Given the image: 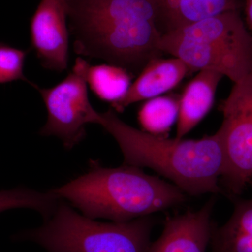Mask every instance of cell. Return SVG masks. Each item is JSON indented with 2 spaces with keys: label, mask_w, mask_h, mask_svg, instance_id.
Wrapping results in <instances>:
<instances>
[{
  "label": "cell",
  "mask_w": 252,
  "mask_h": 252,
  "mask_svg": "<svg viewBox=\"0 0 252 252\" xmlns=\"http://www.w3.org/2000/svg\"><path fill=\"white\" fill-rule=\"evenodd\" d=\"M215 202L212 198L198 211L167 218L161 235L147 252H206L214 228Z\"/></svg>",
  "instance_id": "obj_9"
},
{
  "label": "cell",
  "mask_w": 252,
  "mask_h": 252,
  "mask_svg": "<svg viewBox=\"0 0 252 252\" xmlns=\"http://www.w3.org/2000/svg\"><path fill=\"white\" fill-rule=\"evenodd\" d=\"M31 47L41 65L62 73L69 63V32L65 0H41L32 16Z\"/></svg>",
  "instance_id": "obj_8"
},
{
  "label": "cell",
  "mask_w": 252,
  "mask_h": 252,
  "mask_svg": "<svg viewBox=\"0 0 252 252\" xmlns=\"http://www.w3.org/2000/svg\"><path fill=\"white\" fill-rule=\"evenodd\" d=\"M212 252H252V198L236 203L229 220L214 226Z\"/></svg>",
  "instance_id": "obj_13"
},
{
  "label": "cell",
  "mask_w": 252,
  "mask_h": 252,
  "mask_svg": "<svg viewBox=\"0 0 252 252\" xmlns=\"http://www.w3.org/2000/svg\"><path fill=\"white\" fill-rule=\"evenodd\" d=\"M157 26L162 35L205 18L240 11L244 0H154Z\"/></svg>",
  "instance_id": "obj_11"
},
{
  "label": "cell",
  "mask_w": 252,
  "mask_h": 252,
  "mask_svg": "<svg viewBox=\"0 0 252 252\" xmlns=\"http://www.w3.org/2000/svg\"><path fill=\"white\" fill-rule=\"evenodd\" d=\"M154 226L149 216L105 223L80 215L69 204L59 203L44 224L23 237L46 252H147Z\"/></svg>",
  "instance_id": "obj_5"
},
{
  "label": "cell",
  "mask_w": 252,
  "mask_h": 252,
  "mask_svg": "<svg viewBox=\"0 0 252 252\" xmlns=\"http://www.w3.org/2000/svg\"><path fill=\"white\" fill-rule=\"evenodd\" d=\"M97 124L119 144L125 165L152 169L192 196L221 190L225 156L218 131L200 140L168 139L132 127L112 108L99 112Z\"/></svg>",
  "instance_id": "obj_2"
},
{
  "label": "cell",
  "mask_w": 252,
  "mask_h": 252,
  "mask_svg": "<svg viewBox=\"0 0 252 252\" xmlns=\"http://www.w3.org/2000/svg\"><path fill=\"white\" fill-rule=\"evenodd\" d=\"M89 62L79 56L67 77L52 87L34 89L39 91L46 110L47 121L39 134L55 136L67 149L84 140L88 124H97L99 112L93 107L88 94L86 74Z\"/></svg>",
  "instance_id": "obj_6"
},
{
  "label": "cell",
  "mask_w": 252,
  "mask_h": 252,
  "mask_svg": "<svg viewBox=\"0 0 252 252\" xmlns=\"http://www.w3.org/2000/svg\"><path fill=\"white\" fill-rule=\"evenodd\" d=\"M245 23L247 27L252 31V0H244Z\"/></svg>",
  "instance_id": "obj_18"
},
{
  "label": "cell",
  "mask_w": 252,
  "mask_h": 252,
  "mask_svg": "<svg viewBox=\"0 0 252 252\" xmlns=\"http://www.w3.org/2000/svg\"><path fill=\"white\" fill-rule=\"evenodd\" d=\"M160 49L182 60L192 72L215 71L233 83L252 72V35L240 11L212 16L163 34Z\"/></svg>",
  "instance_id": "obj_4"
},
{
  "label": "cell",
  "mask_w": 252,
  "mask_h": 252,
  "mask_svg": "<svg viewBox=\"0 0 252 252\" xmlns=\"http://www.w3.org/2000/svg\"><path fill=\"white\" fill-rule=\"evenodd\" d=\"M189 72H192L190 68L177 58L152 60L131 84L126 95L111 107L116 112H122L131 104L158 97L175 88Z\"/></svg>",
  "instance_id": "obj_10"
},
{
  "label": "cell",
  "mask_w": 252,
  "mask_h": 252,
  "mask_svg": "<svg viewBox=\"0 0 252 252\" xmlns=\"http://www.w3.org/2000/svg\"><path fill=\"white\" fill-rule=\"evenodd\" d=\"M220 110L225 165L220 183L236 194L252 181V72L233 83Z\"/></svg>",
  "instance_id": "obj_7"
},
{
  "label": "cell",
  "mask_w": 252,
  "mask_h": 252,
  "mask_svg": "<svg viewBox=\"0 0 252 252\" xmlns=\"http://www.w3.org/2000/svg\"><path fill=\"white\" fill-rule=\"evenodd\" d=\"M223 76L211 70L199 71L180 97L176 138H184L208 114Z\"/></svg>",
  "instance_id": "obj_12"
},
{
  "label": "cell",
  "mask_w": 252,
  "mask_h": 252,
  "mask_svg": "<svg viewBox=\"0 0 252 252\" xmlns=\"http://www.w3.org/2000/svg\"><path fill=\"white\" fill-rule=\"evenodd\" d=\"M132 74L114 64L89 65L86 81L94 95L100 100L116 103L122 99L131 86Z\"/></svg>",
  "instance_id": "obj_14"
},
{
  "label": "cell",
  "mask_w": 252,
  "mask_h": 252,
  "mask_svg": "<svg viewBox=\"0 0 252 252\" xmlns=\"http://www.w3.org/2000/svg\"><path fill=\"white\" fill-rule=\"evenodd\" d=\"M28 51L17 49L0 43V84L21 80L28 82L33 87L35 84L31 82L24 74V65Z\"/></svg>",
  "instance_id": "obj_17"
},
{
  "label": "cell",
  "mask_w": 252,
  "mask_h": 252,
  "mask_svg": "<svg viewBox=\"0 0 252 252\" xmlns=\"http://www.w3.org/2000/svg\"><path fill=\"white\" fill-rule=\"evenodd\" d=\"M180 97L162 96L148 99L139 109L137 119L142 130L164 136L177 120Z\"/></svg>",
  "instance_id": "obj_15"
},
{
  "label": "cell",
  "mask_w": 252,
  "mask_h": 252,
  "mask_svg": "<svg viewBox=\"0 0 252 252\" xmlns=\"http://www.w3.org/2000/svg\"><path fill=\"white\" fill-rule=\"evenodd\" d=\"M77 55L140 74L161 57L154 0H65Z\"/></svg>",
  "instance_id": "obj_1"
},
{
  "label": "cell",
  "mask_w": 252,
  "mask_h": 252,
  "mask_svg": "<svg viewBox=\"0 0 252 252\" xmlns=\"http://www.w3.org/2000/svg\"><path fill=\"white\" fill-rule=\"evenodd\" d=\"M89 218L127 222L182 205L186 193L140 167L94 165L84 175L52 190Z\"/></svg>",
  "instance_id": "obj_3"
},
{
  "label": "cell",
  "mask_w": 252,
  "mask_h": 252,
  "mask_svg": "<svg viewBox=\"0 0 252 252\" xmlns=\"http://www.w3.org/2000/svg\"><path fill=\"white\" fill-rule=\"evenodd\" d=\"M60 200L52 190L42 193L19 187L0 190V213L11 209L30 208L46 220L54 213Z\"/></svg>",
  "instance_id": "obj_16"
}]
</instances>
